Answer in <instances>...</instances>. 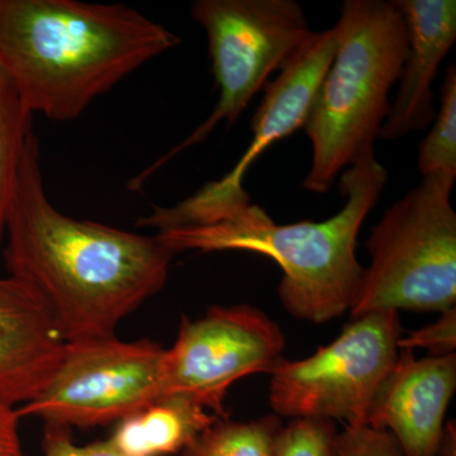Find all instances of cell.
<instances>
[{
    "mask_svg": "<svg viewBox=\"0 0 456 456\" xmlns=\"http://www.w3.org/2000/svg\"><path fill=\"white\" fill-rule=\"evenodd\" d=\"M11 277L31 288L65 342L110 338L163 289L174 254L158 236L77 220L50 202L35 134L27 142L5 224Z\"/></svg>",
    "mask_w": 456,
    "mask_h": 456,
    "instance_id": "1",
    "label": "cell"
},
{
    "mask_svg": "<svg viewBox=\"0 0 456 456\" xmlns=\"http://www.w3.org/2000/svg\"><path fill=\"white\" fill-rule=\"evenodd\" d=\"M388 182L386 167L365 159L341 175L345 206L322 222L279 224L250 194L224 202L155 207L139 226L155 227L158 239L180 251H246L265 255L283 270L278 296L285 311L305 322H330L350 311L364 269L356 242L365 218Z\"/></svg>",
    "mask_w": 456,
    "mask_h": 456,
    "instance_id": "2",
    "label": "cell"
},
{
    "mask_svg": "<svg viewBox=\"0 0 456 456\" xmlns=\"http://www.w3.org/2000/svg\"><path fill=\"white\" fill-rule=\"evenodd\" d=\"M179 36L126 4L0 0V66L32 114L73 121Z\"/></svg>",
    "mask_w": 456,
    "mask_h": 456,
    "instance_id": "3",
    "label": "cell"
},
{
    "mask_svg": "<svg viewBox=\"0 0 456 456\" xmlns=\"http://www.w3.org/2000/svg\"><path fill=\"white\" fill-rule=\"evenodd\" d=\"M334 29V60L303 126L314 149L303 188L317 194L326 193L345 167L375 156L389 93L408 53L395 2L345 0Z\"/></svg>",
    "mask_w": 456,
    "mask_h": 456,
    "instance_id": "4",
    "label": "cell"
},
{
    "mask_svg": "<svg viewBox=\"0 0 456 456\" xmlns=\"http://www.w3.org/2000/svg\"><path fill=\"white\" fill-rule=\"evenodd\" d=\"M456 176L437 173L384 212L367 241L370 265L351 317L379 311L443 312L456 303Z\"/></svg>",
    "mask_w": 456,
    "mask_h": 456,
    "instance_id": "5",
    "label": "cell"
},
{
    "mask_svg": "<svg viewBox=\"0 0 456 456\" xmlns=\"http://www.w3.org/2000/svg\"><path fill=\"white\" fill-rule=\"evenodd\" d=\"M191 14L208 40L217 103L187 139L131 180V191H139L164 164L203 142L221 122L232 126L270 75L281 71L312 33L294 0H196Z\"/></svg>",
    "mask_w": 456,
    "mask_h": 456,
    "instance_id": "6",
    "label": "cell"
},
{
    "mask_svg": "<svg viewBox=\"0 0 456 456\" xmlns=\"http://www.w3.org/2000/svg\"><path fill=\"white\" fill-rule=\"evenodd\" d=\"M402 336L398 312H371L353 317L314 355L279 359L268 373L273 413L367 426L377 393L397 362Z\"/></svg>",
    "mask_w": 456,
    "mask_h": 456,
    "instance_id": "7",
    "label": "cell"
},
{
    "mask_svg": "<svg viewBox=\"0 0 456 456\" xmlns=\"http://www.w3.org/2000/svg\"><path fill=\"white\" fill-rule=\"evenodd\" d=\"M165 355L167 349L149 338L66 342L49 386L18 408V416L66 428L119 422L163 397Z\"/></svg>",
    "mask_w": 456,
    "mask_h": 456,
    "instance_id": "8",
    "label": "cell"
},
{
    "mask_svg": "<svg viewBox=\"0 0 456 456\" xmlns=\"http://www.w3.org/2000/svg\"><path fill=\"white\" fill-rule=\"evenodd\" d=\"M285 347L281 327L248 305H212L203 317H182L165 355L164 395H184L228 419L224 402L233 383L269 373Z\"/></svg>",
    "mask_w": 456,
    "mask_h": 456,
    "instance_id": "9",
    "label": "cell"
},
{
    "mask_svg": "<svg viewBox=\"0 0 456 456\" xmlns=\"http://www.w3.org/2000/svg\"><path fill=\"white\" fill-rule=\"evenodd\" d=\"M334 27L312 32L279 71L264 86V97L251 121L253 140L235 167L221 179L207 183L189 200L197 203L221 202L246 193L244 178L251 165L270 146L303 128L318 88L334 60Z\"/></svg>",
    "mask_w": 456,
    "mask_h": 456,
    "instance_id": "10",
    "label": "cell"
},
{
    "mask_svg": "<svg viewBox=\"0 0 456 456\" xmlns=\"http://www.w3.org/2000/svg\"><path fill=\"white\" fill-rule=\"evenodd\" d=\"M455 389L456 354L417 359L413 350L399 349L367 426L389 432L404 456H436Z\"/></svg>",
    "mask_w": 456,
    "mask_h": 456,
    "instance_id": "11",
    "label": "cell"
},
{
    "mask_svg": "<svg viewBox=\"0 0 456 456\" xmlns=\"http://www.w3.org/2000/svg\"><path fill=\"white\" fill-rule=\"evenodd\" d=\"M66 342L31 288L0 278V404L29 403L45 391Z\"/></svg>",
    "mask_w": 456,
    "mask_h": 456,
    "instance_id": "12",
    "label": "cell"
},
{
    "mask_svg": "<svg viewBox=\"0 0 456 456\" xmlns=\"http://www.w3.org/2000/svg\"><path fill=\"white\" fill-rule=\"evenodd\" d=\"M406 25L408 53L397 97L378 139L397 140L434 121L432 83L456 40L455 0H393Z\"/></svg>",
    "mask_w": 456,
    "mask_h": 456,
    "instance_id": "13",
    "label": "cell"
},
{
    "mask_svg": "<svg viewBox=\"0 0 456 456\" xmlns=\"http://www.w3.org/2000/svg\"><path fill=\"white\" fill-rule=\"evenodd\" d=\"M220 419L188 395H163L121 419L110 441L126 456L176 454Z\"/></svg>",
    "mask_w": 456,
    "mask_h": 456,
    "instance_id": "14",
    "label": "cell"
},
{
    "mask_svg": "<svg viewBox=\"0 0 456 456\" xmlns=\"http://www.w3.org/2000/svg\"><path fill=\"white\" fill-rule=\"evenodd\" d=\"M32 117L8 74L0 66V245L27 142L33 134Z\"/></svg>",
    "mask_w": 456,
    "mask_h": 456,
    "instance_id": "15",
    "label": "cell"
},
{
    "mask_svg": "<svg viewBox=\"0 0 456 456\" xmlns=\"http://www.w3.org/2000/svg\"><path fill=\"white\" fill-rule=\"evenodd\" d=\"M281 428L283 422L274 413L246 422L220 419L183 450L182 456H273Z\"/></svg>",
    "mask_w": 456,
    "mask_h": 456,
    "instance_id": "16",
    "label": "cell"
},
{
    "mask_svg": "<svg viewBox=\"0 0 456 456\" xmlns=\"http://www.w3.org/2000/svg\"><path fill=\"white\" fill-rule=\"evenodd\" d=\"M430 134L419 147L422 176L446 173L456 176V68L450 65L441 88L439 112L435 114Z\"/></svg>",
    "mask_w": 456,
    "mask_h": 456,
    "instance_id": "17",
    "label": "cell"
},
{
    "mask_svg": "<svg viewBox=\"0 0 456 456\" xmlns=\"http://www.w3.org/2000/svg\"><path fill=\"white\" fill-rule=\"evenodd\" d=\"M335 421L294 419L279 431L273 456H338Z\"/></svg>",
    "mask_w": 456,
    "mask_h": 456,
    "instance_id": "18",
    "label": "cell"
},
{
    "mask_svg": "<svg viewBox=\"0 0 456 456\" xmlns=\"http://www.w3.org/2000/svg\"><path fill=\"white\" fill-rule=\"evenodd\" d=\"M417 347L428 350L430 356H448L456 350V308L441 312L439 320L431 325L402 336L398 349L415 350Z\"/></svg>",
    "mask_w": 456,
    "mask_h": 456,
    "instance_id": "19",
    "label": "cell"
},
{
    "mask_svg": "<svg viewBox=\"0 0 456 456\" xmlns=\"http://www.w3.org/2000/svg\"><path fill=\"white\" fill-rule=\"evenodd\" d=\"M338 456H404L389 432L369 426H345L338 432Z\"/></svg>",
    "mask_w": 456,
    "mask_h": 456,
    "instance_id": "20",
    "label": "cell"
},
{
    "mask_svg": "<svg viewBox=\"0 0 456 456\" xmlns=\"http://www.w3.org/2000/svg\"><path fill=\"white\" fill-rule=\"evenodd\" d=\"M44 456H126L107 441L77 446L70 436V428L46 426L45 428Z\"/></svg>",
    "mask_w": 456,
    "mask_h": 456,
    "instance_id": "21",
    "label": "cell"
},
{
    "mask_svg": "<svg viewBox=\"0 0 456 456\" xmlns=\"http://www.w3.org/2000/svg\"><path fill=\"white\" fill-rule=\"evenodd\" d=\"M20 419L13 407L0 404V456H22L18 434Z\"/></svg>",
    "mask_w": 456,
    "mask_h": 456,
    "instance_id": "22",
    "label": "cell"
},
{
    "mask_svg": "<svg viewBox=\"0 0 456 456\" xmlns=\"http://www.w3.org/2000/svg\"><path fill=\"white\" fill-rule=\"evenodd\" d=\"M436 456H456L455 421L446 422L445 426H444Z\"/></svg>",
    "mask_w": 456,
    "mask_h": 456,
    "instance_id": "23",
    "label": "cell"
}]
</instances>
